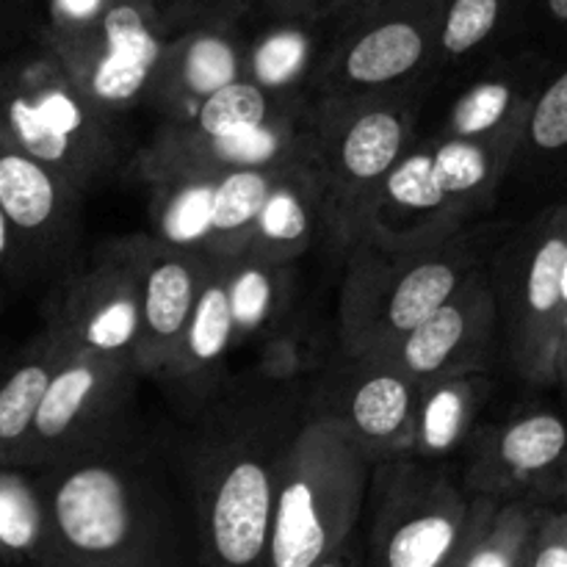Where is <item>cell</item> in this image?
Instances as JSON below:
<instances>
[{
  "mask_svg": "<svg viewBox=\"0 0 567 567\" xmlns=\"http://www.w3.org/2000/svg\"><path fill=\"white\" fill-rule=\"evenodd\" d=\"M305 385L252 371L225 380L192 410L169 457L199 567H264L277 480L308 421Z\"/></svg>",
  "mask_w": 567,
  "mask_h": 567,
  "instance_id": "1",
  "label": "cell"
},
{
  "mask_svg": "<svg viewBox=\"0 0 567 567\" xmlns=\"http://www.w3.org/2000/svg\"><path fill=\"white\" fill-rule=\"evenodd\" d=\"M33 474L50 518L42 567H199L172 457L127 426Z\"/></svg>",
  "mask_w": 567,
  "mask_h": 567,
  "instance_id": "2",
  "label": "cell"
},
{
  "mask_svg": "<svg viewBox=\"0 0 567 567\" xmlns=\"http://www.w3.org/2000/svg\"><path fill=\"white\" fill-rule=\"evenodd\" d=\"M520 136L491 142L419 136L371 197L360 241L415 249L471 233V221L491 208L513 172Z\"/></svg>",
  "mask_w": 567,
  "mask_h": 567,
  "instance_id": "3",
  "label": "cell"
},
{
  "mask_svg": "<svg viewBox=\"0 0 567 567\" xmlns=\"http://www.w3.org/2000/svg\"><path fill=\"white\" fill-rule=\"evenodd\" d=\"M432 83L310 103V166L324 197L327 241L338 252L360 241L371 197L419 138Z\"/></svg>",
  "mask_w": 567,
  "mask_h": 567,
  "instance_id": "4",
  "label": "cell"
},
{
  "mask_svg": "<svg viewBox=\"0 0 567 567\" xmlns=\"http://www.w3.org/2000/svg\"><path fill=\"white\" fill-rule=\"evenodd\" d=\"M480 233L415 249L354 244L338 291V343L343 354H380L421 321L485 264Z\"/></svg>",
  "mask_w": 567,
  "mask_h": 567,
  "instance_id": "5",
  "label": "cell"
},
{
  "mask_svg": "<svg viewBox=\"0 0 567 567\" xmlns=\"http://www.w3.org/2000/svg\"><path fill=\"white\" fill-rule=\"evenodd\" d=\"M374 465L324 419H308L282 463L264 567H313L358 535Z\"/></svg>",
  "mask_w": 567,
  "mask_h": 567,
  "instance_id": "6",
  "label": "cell"
},
{
  "mask_svg": "<svg viewBox=\"0 0 567 567\" xmlns=\"http://www.w3.org/2000/svg\"><path fill=\"white\" fill-rule=\"evenodd\" d=\"M0 127L81 194L109 181L120 164L116 120L72 83L48 48L0 66Z\"/></svg>",
  "mask_w": 567,
  "mask_h": 567,
  "instance_id": "7",
  "label": "cell"
},
{
  "mask_svg": "<svg viewBox=\"0 0 567 567\" xmlns=\"http://www.w3.org/2000/svg\"><path fill=\"white\" fill-rule=\"evenodd\" d=\"M502 502L471 496L446 468L396 457L374 465L363 567H446Z\"/></svg>",
  "mask_w": 567,
  "mask_h": 567,
  "instance_id": "8",
  "label": "cell"
},
{
  "mask_svg": "<svg viewBox=\"0 0 567 567\" xmlns=\"http://www.w3.org/2000/svg\"><path fill=\"white\" fill-rule=\"evenodd\" d=\"M567 205H554L485 252L498 310L502 347L515 374L532 385H557L554 358L563 316Z\"/></svg>",
  "mask_w": 567,
  "mask_h": 567,
  "instance_id": "9",
  "label": "cell"
},
{
  "mask_svg": "<svg viewBox=\"0 0 567 567\" xmlns=\"http://www.w3.org/2000/svg\"><path fill=\"white\" fill-rule=\"evenodd\" d=\"M446 0H380L343 14L321 53L310 97H354L435 81Z\"/></svg>",
  "mask_w": 567,
  "mask_h": 567,
  "instance_id": "10",
  "label": "cell"
},
{
  "mask_svg": "<svg viewBox=\"0 0 567 567\" xmlns=\"http://www.w3.org/2000/svg\"><path fill=\"white\" fill-rule=\"evenodd\" d=\"M138 380L142 371L133 363L64 347L17 468H53L120 435Z\"/></svg>",
  "mask_w": 567,
  "mask_h": 567,
  "instance_id": "11",
  "label": "cell"
},
{
  "mask_svg": "<svg viewBox=\"0 0 567 567\" xmlns=\"http://www.w3.org/2000/svg\"><path fill=\"white\" fill-rule=\"evenodd\" d=\"M166 37L161 11L133 0H111L103 17L75 31H44L42 48L64 66L78 89L116 120L147 103Z\"/></svg>",
  "mask_w": 567,
  "mask_h": 567,
  "instance_id": "12",
  "label": "cell"
},
{
  "mask_svg": "<svg viewBox=\"0 0 567 567\" xmlns=\"http://www.w3.org/2000/svg\"><path fill=\"white\" fill-rule=\"evenodd\" d=\"M419 385L374 354H343L305 385L308 419L336 424L371 465L408 457Z\"/></svg>",
  "mask_w": 567,
  "mask_h": 567,
  "instance_id": "13",
  "label": "cell"
},
{
  "mask_svg": "<svg viewBox=\"0 0 567 567\" xmlns=\"http://www.w3.org/2000/svg\"><path fill=\"white\" fill-rule=\"evenodd\" d=\"M48 330L72 352L136 365L142 330L138 236L103 244L64 282L48 310Z\"/></svg>",
  "mask_w": 567,
  "mask_h": 567,
  "instance_id": "14",
  "label": "cell"
},
{
  "mask_svg": "<svg viewBox=\"0 0 567 567\" xmlns=\"http://www.w3.org/2000/svg\"><path fill=\"white\" fill-rule=\"evenodd\" d=\"M277 172L280 169H241L158 183L153 186L150 236L169 247L214 258L241 252Z\"/></svg>",
  "mask_w": 567,
  "mask_h": 567,
  "instance_id": "15",
  "label": "cell"
},
{
  "mask_svg": "<svg viewBox=\"0 0 567 567\" xmlns=\"http://www.w3.org/2000/svg\"><path fill=\"white\" fill-rule=\"evenodd\" d=\"M288 166H310V105L258 131L221 136H188L164 122L133 158V175L158 186L181 177Z\"/></svg>",
  "mask_w": 567,
  "mask_h": 567,
  "instance_id": "16",
  "label": "cell"
},
{
  "mask_svg": "<svg viewBox=\"0 0 567 567\" xmlns=\"http://www.w3.org/2000/svg\"><path fill=\"white\" fill-rule=\"evenodd\" d=\"M498 343L496 299L482 264L443 308L374 358L393 363L421 388L446 377L491 371Z\"/></svg>",
  "mask_w": 567,
  "mask_h": 567,
  "instance_id": "17",
  "label": "cell"
},
{
  "mask_svg": "<svg viewBox=\"0 0 567 567\" xmlns=\"http://www.w3.org/2000/svg\"><path fill=\"white\" fill-rule=\"evenodd\" d=\"M567 454V419L554 410H526L502 424L480 426L465 446L460 485L496 502L548 496Z\"/></svg>",
  "mask_w": 567,
  "mask_h": 567,
  "instance_id": "18",
  "label": "cell"
},
{
  "mask_svg": "<svg viewBox=\"0 0 567 567\" xmlns=\"http://www.w3.org/2000/svg\"><path fill=\"white\" fill-rule=\"evenodd\" d=\"M83 194L50 166L17 147L0 127V214L22 252V266L64 258L81 227Z\"/></svg>",
  "mask_w": 567,
  "mask_h": 567,
  "instance_id": "19",
  "label": "cell"
},
{
  "mask_svg": "<svg viewBox=\"0 0 567 567\" xmlns=\"http://www.w3.org/2000/svg\"><path fill=\"white\" fill-rule=\"evenodd\" d=\"M142 255V330L136 365L142 377L164 382L186 327L192 321L199 288L208 275L210 255L177 249L138 236Z\"/></svg>",
  "mask_w": 567,
  "mask_h": 567,
  "instance_id": "20",
  "label": "cell"
},
{
  "mask_svg": "<svg viewBox=\"0 0 567 567\" xmlns=\"http://www.w3.org/2000/svg\"><path fill=\"white\" fill-rule=\"evenodd\" d=\"M241 78H247V44L236 31V20L203 22L172 33L147 103L164 111L166 120H181L205 97Z\"/></svg>",
  "mask_w": 567,
  "mask_h": 567,
  "instance_id": "21",
  "label": "cell"
},
{
  "mask_svg": "<svg viewBox=\"0 0 567 567\" xmlns=\"http://www.w3.org/2000/svg\"><path fill=\"white\" fill-rule=\"evenodd\" d=\"M543 72L546 66L535 55H518L491 66L460 89L435 133L468 142L520 136L532 100L546 78Z\"/></svg>",
  "mask_w": 567,
  "mask_h": 567,
  "instance_id": "22",
  "label": "cell"
},
{
  "mask_svg": "<svg viewBox=\"0 0 567 567\" xmlns=\"http://www.w3.org/2000/svg\"><path fill=\"white\" fill-rule=\"evenodd\" d=\"M233 352H236V336H233L230 299H227V266L225 258L210 255L208 275L199 288L192 321L166 371L164 385L172 388L188 410L199 408L227 380L225 365Z\"/></svg>",
  "mask_w": 567,
  "mask_h": 567,
  "instance_id": "23",
  "label": "cell"
},
{
  "mask_svg": "<svg viewBox=\"0 0 567 567\" xmlns=\"http://www.w3.org/2000/svg\"><path fill=\"white\" fill-rule=\"evenodd\" d=\"M321 236L327 238L319 177L313 166H288L277 172L244 249L280 264H302Z\"/></svg>",
  "mask_w": 567,
  "mask_h": 567,
  "instance_id": "24",
  "label": "cell"
},
{
  "mask_svg": "<svg viewBox=\"0 0 567 567\" xmlns=\"http://www.w3.org/2000/svg\"><path fill=\"white\" fill-rule=\"evenodd\" d=\"M491 393V371L446 377L421 385L408 457L443 468L454 454L465 452L480 430L476 424Z\"/></svg>",
  "mask_w": 567,
  "mask_h": 567,
  "instance_id": "25",
  "label": "cell"
},
{
  "mask_svg": "<svg viewBox=\"0 0 567 567\" xmlns=\"http://www.w3.org/2000/svg\"><path fill=\"white\" fill-rule=\"evenodd\" d=\"M225 266L236 349L293 324L299 264H280L241 249L225 255Z\"/></svg>",
  "mask_w": 567,
  "mask_h": 567,
  "instance_id": "26",
  "label": "cell"
},
{
  "mask_svg": "<svg viewBox=\"0 0 567 567\" xmlns=\"http://www.w3.org/2000/svg\"><path fill=\"white\" fill-rule=\"evenodd\" d=\"M64 347L44 327L0 365V468H17Z\"/></svg>",
  "mask_w": 567,
  "mask_h": 567,
  "instance_id": "27",
  "label": "cell"
},
{
  "mask_svg": "<svg viewBox=\"0 0 567 567\" xmlns=\"http://www.w3.org/2000/svg\"><path fill=\"white\" fill-rule=\"evenodd\" d=\"M48 546V502L37 474L0 468V567H42Z\"/></svg>",
  "mask_w": 567,
  "mask_h": 567,
  "instance_id": "28",
  "label": "cell"
},
{
  "mask_svg": "<svg viewBox=\"0 0 567 567\" xmlns=\"http://www.w3.org/2000/svg\"><path fill=\"white\" fill-rule=\"evenodd\" d=\"M313 22L277 20L275 28L247 44V78L280 97L310 94V81L321 55L316 53Z\"/></svg>",
  "mask_w": 567,
  "mask_h": 567,
  "instance_id": "29",
  "label": "cell"
},
{
  "mask_svg": "<svg viewBox=\"0 0 567 567\" xmlns=\"http://www.w3.org/2000/svg\"><path fill=\"white\" fill-rule=\"evenodd\" d=\"M540 502L513 498L502 502L465 548L460 567H526L532 532L540 518Z\"/></svg>",
  "mask_w": 567,
  "mask_h": 567,
  "instance_id": "30",
  "label": "cell"
},
{
  "mask_svg": "<svg viewBox=\"0 0 567 567\" xmlns=\"http://www.w3.org/2000/svg\"><path fill=\"white\" fill-rule=\"evenodd\" d=\"M520 0H446L437 42L435 75L474 59L493 42Z\"/></svg>",
  "mask_w": 567,
  "mask_h": 567,
  "instance_id": "31",
  "label": "cell"
},
{
  "mask_svg": "<svg viewBox=\"0 0 567 567\" xmlns=\"http://www.w3.org/2000/svg\"><path fill=\"white\" fill-rule=\"evenodd\" d=\"M567 155V66L554 75L543 78L529 116H526L524 136H520L518 155L513 172L518 166H546L557 164ZM509 172V175H513Z\"/></svg>",
  "mask_w": 567,
  "mask_h": 567,
  "instance_id": "32",
  "label": "cell"
},
{
  "mask_svg": "<svg viewBox=\"0 0 567 567\" xmlns=\"http://www.w3.org/2000/svg\"><path fill=\"white\" fill-rule=\"evenodd\" d=\"M310 358H313V349L308 343V332L299 330L297 324H288L280 332H271L269 338L260 341V358L255 374L271 382L302 385L316 374Z\"/></svg>",
  "mask_w": 567,
  "mask_h": 567,
  "instance_id": "33",
  "label": "cell"
},
{
  "mask_svg": "<svg viewBox=\"0 0 567 567\" xmlns=\"http://www.w3.org/2000/svg\"><path fill=\"white\" fill-rule=\"evenodd\" d=\"M526 567H567V509H540Z\"/></svg>",
  "mask_w": 567,
  "mask_h": 567,
  "instance_id": "34",
  "label": "cell"
},
{
  "mask_svg": "<svg viewBox=\"0 0 567 567\" xmlns=\"http://www.w3.org/2000/svg\"><path fill=\"white\" fill-rule=\"evenodd\" d=\"M247 3L249 0H175L172 14H161V25L166 37H172V31H186L203 22L238 20Z\"/></svg>",
  "mask_w": 567,
  "mask_h": 567,
  "instance_id": "35",
  "label": "cell"
},
{
  "mask_svg": "<svg viewBox=\"0 0 567 567\" xmlns=\"http://www.w3.org/2000/svg\"><path fill=\"white\" fill-rule=\"evenodd\" d=\"M275 20L321 22L347 14L352 0H260Z\"/></svg>",
  "mask_w": 567,
  "mask_h": 567,
  "instance_id": "36",
  "label": "cell"
},
{
  "mask_svg": "<svg viewBox=\"0 0 567 567\" xmlns=\"http://www.w3.org/2000/svg\"><path fill=\"white\" fill-rule=\"evenodd\" d=\"M111 0H53L48 31H75L105 14Z\"/></svg>",
  "mask_w": 567,
  "mask_h": 567,
  "instance_id": "37",
  "label": "cell"
},
{
  "mask_svg": "<svg viewBox=\"0 0 567 567\" xmlns=\"http://www.w3.org/2000/svg\"><path fill=\"white\" fill-rule=\"evenodd\" d=\"M20 269H22L20 244H17L6 216L0 214V288H3Z\"/></svg>",
  "mask_w": 567,
  "mask_h": 567,
  "instance_id": "38",
  "label": "cell"
},
{
  "mask_svg": "<svg viewBox=\"0 0 567 567\" xmlns=\"http://www.w3.org/2000/svg\"><path fill=\"white\" fill-rule=\"evenodd\" d=\"M313 567H363V540H360V535L349 537L338 551H332L330 557H324Z\"/></svg>",
  "mask_w": 567,
  "mask_h": 567,
  "instance_id": "39",
  "label": "cell"
},
{
  "mask_svg": "<svg viewBox=\"0 0 567 567\" xmlns=\"http://www.w3.org/2000/svg\"><path fill=\"white\" fill-rule=\"evenodd\" d=\"M554 374H557V385H563L565 393H567V299H565V305H563V316H559L557 358H554Z\"/></svg>",
  "mask_w": 567,
  "mask_h": 567,
  "instance_id": "40",
  "label": "cell"
},
{
  "mask_svg": "<svg viewBox=\"0 0 567 567\" xmlns=\"http://www.w3.org/2000/svg\"><path fill=\"white\" fill-rule=\"evenodd\" d=\"M548 498H559V502H565V509H567V454H565V463H563V468H559L557 480H554V487H551V493H548Z\"/></svg>",
  "mask_w": 567,
  "mask_h": 567,
  "instance_id": "41",
  "label": "cell"
},
{
  "mask_svg": "<svg viewBox=\"0 0 567 567\" xmlns=\"http://www.w3.org/2000/svg\"><path fill=\"white\" fill-rule=\"evenodd\" d=\"M546 9H548V14H551L554 22L567 25V0H546Z\"/></svg>",
  "mask_w": 567,
  "mask_h": 567,
  "instance_id": "42",
  "label": "cell"
},
{
  "mask_svg": "<svg viewBox=\"0 0 567 567\" xmlns=\"http://www.w3.org/2000/svg\"><path fill=\"white\" fill-rule=\"evenodd\" d=\"M371 3H380V0H352V3H349V9H347V11L360 9V6H371ZM341 17H343V14H341Z\"/></svg>",
  "mask_w": 567,
  "mask_h": 567,
  "instance_id": "43",
  "label": "cell"
},
{
  "mask_svg": "<svg viewBox=\"0 0 567 567\" xmlns=\"http://www.w3.org/2000/svg\"><path fill=\"white\" fill-rule=\"evenodd\" d=\"M476 537V535H474ZM474 537H471V540H474ZM465 548H468V546H465ZM465 548H463V551H460L457 554V559H454V563H449L446 567H460V559H463V554H465Z\"/></svg>",
  "mask_w": 567,
  "mask_h": 567,
  "instance_id": "44",
  "label": "cell"
},
{
  "mask_svg": "<svg viewBox=\"0 0 567 567\" xmlns=\"http://www.w3.org/2000/svg\"><path fill=\"white\" fill-rule=\"evenodd\" d=\"M133 3H147V6H155L158 0H133Z\"/></svg>",
  "mask_w": 567,
  "mask_h": 567,
  "instance_id": "45",
  "label": "cell"
}]
</instances>
